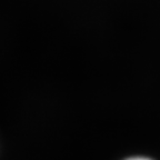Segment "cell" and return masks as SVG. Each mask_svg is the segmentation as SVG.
<instances>
[{
  "label": "cell",
  "mask_w": 160,
  "mask_h": 160,
  "mask_svg": "<svg viewBox=\"0 0 160 160\" xmlns=\"http://www.w3.org/2000/svg\"><path fill=\"white\" fill-rule=\"evenodd\" d=\"M130 160H148V159H142V158H136V159H130Z\"/></svg>",
  "instance_id": "6da1fadb"
}]
</instances>
